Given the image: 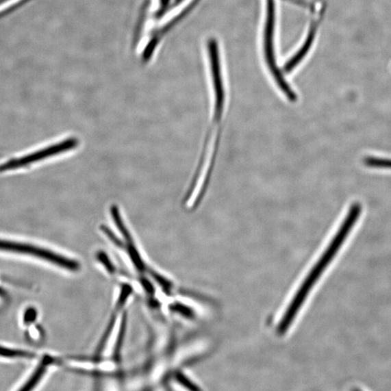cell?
Instances as JSON below:
<instances>
[{
    "label": "cell",
    "instance_id": "1",
    "mask_svg": "<svg viewBox=\"0 0 391 391\" xmlns=\"http://www.w3.org/2000/svg\"><path fill=\"white\" fill-rule=\"evenodd\" d=\"M275 0H266V16L264 29V55L266 64L272 74L277 87L285 97L291 103H295L297 95L285 80L283 75L277 67L275 55Z\"/></svg>",
    "mask_w": 391,
    "mask_h": 391
},
{
    "label": "cell",
    "instance_id": "2",
    "mask_svg": "<svg viewBox=\"0 0 391 391\" xmlns=\"http://www.w3.org/2000/svg\"><path fill=\"white\" fill-rule=\"evenodd\" d=\"M0 252L39 260L71 272L78 271L80 268L78 262L60 255L51 249L28 242L0 238Z\"/></svg>",
    "mask_w": 391,
    "mask_h": 391
},
{
    "label": "cell",
    "instance_id": "3",
    "mask_svg": "<svg viewBox=\"0 0 391 391\" xmlns=\"http://www.w3.org/2000/svg\"><path fill=\"white\" fill-rule=\"evenodd\" d=\"M213 89V129L220 130L225 107V90L221 73L218 44L216 39L207 43Z\"/></svg>",
    "mask_w": 391,
    "mask_h": 391
},
{
    "label": "cell",
    "instance_id": "4",
    "mask_svg": "<svg viewBox=\"0 0 391 391\" xmlns=\"http://www.w3.org/2000/svg\"><path fill=\"white\" fill-rule=\"evenodd\" d=\"M79 145V140L77 138L70 137L66 138L64 140L48 146L45 149L38 150L30 155L3 164L2 166H0V172H5L28 166L31 165V164L68 153V151L77 149Z\"/></svg>",
    "mask_w": 391,
    "mask_h": 391
},
{
    "label": "cell",
    "instance_id": "5",
    "mask_svg": "<svg viewBox=\"0 0 391 391\" xmlns=\"http://www.w3.org/2000/svg\"><path fill=\"white\" fill-rule=\"evenodd\" d=\"M361 212L362 206L360 203H355L351 205L345 220L340 225L329 247L325 250L324 253L321 256L322 257L330 262H332L340 249L342 248L345 242L349 233L354 228L360 216Z\"/></svg>",
    "mask_w": 391,
    "mask_h": 391
},
{
    "label": "cell",
    "instance_id": "6",
    "mask_svg": "<svg viewBox=\"0 0 391 391\" xmlns=\"http://www.w3.org/2000/svg\"><path fill=\"white\" fill-rule=\"evenodd\" d=\"M58 360L55 357L45 355L38 357V362L34 369L21 383L19 384L18 390H31L39 385L42 381L47 370L56 364Z\"/></svg>",
    "mask_w": 391,
    "mask_h": 391
},
{
    "label": "cell",
    "instance_id": "7",
    "mask_svg": "<svg viewBox=\"0 0 391 391\" xmlns=\"http://www.w3.org/2000/svg\"><path fill=\"white\" fill-rule=\"evenodd\" d=\"M34 351L18 346L0 343V361L25 362L37 360Z\"/></svg>",
    "mask_w": 391,
    "mask_h": 391
},
{
    "label": "cell",
    "instance_id": "8",
    "mask_svg": "<svg viewBox=\"0 0 391 391\" xmlns=\"http://www.w3.org/2000/svg\"><path fill=\"white\" fill-rule=\"evenodd\" d=\"M318 27V21H315L312 24L305 42L302 45L294 56L290 59L285 65L284 71L286 72L289 73L292 71L297 66V65L299 64L302 60L307 56L314 41V38L315 36H316Z\"/></svg>",
    "mask_w": 391,
    "mask_h": 391
},
{
    "label": "cell",
    "instance_id": "9",
    "mask_svg": "<svg viewBox=\"0 0 391 391\" xmlns=\"http://www.w3.org/2000/svg\"><path fill=\"white\" fill-rule=\"evenodd\" d=\"M364 164L370 168L391 169V160L368 157L364 159Z\"/></svg>",
    "mask_w": 391,
    "mask_h": 391
},
{
    "label": "cell",
    "instance_id": "10",
    "mask_svg": "<svg viewBox=\"0 0 391 391\" xmlns=\"http://www.w3.org/2000/svg\"><path fill=\"white\" fill-rule=\"evenodd\" d=\"M9 301V295L4 287L0 285V310H3Z\"/></svg>",
    "mask_w": 391,
    "mask_h": 391
},
{
    "label": "cell",
    "instance_id": "11",
    "mask_svg": "<svg viewBox=\"0 0 391 391\" xmlns=\"http://www.w3.org/2000/svg\"><path fill=\"white\" fill-rule=\"evenodd\" d=\"M24 0H5L3 4H0V12H4L9 8L16 6Z\"/></svg>",
    "mask_w": 391,
    "mask_h": 391
}]
</instances>
